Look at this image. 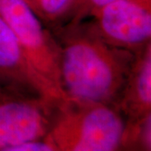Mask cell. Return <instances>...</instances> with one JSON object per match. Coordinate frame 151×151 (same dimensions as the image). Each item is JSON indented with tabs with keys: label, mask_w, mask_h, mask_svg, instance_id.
Instances as JSON below:
<instances>
[{
	"label": "cell",
	"mask_w": 151,
	"mask_h": 151,
	"mask_svg": "<svg viewBox=\"0 0 151 151\" xmlns=\"http://www.w3.org/2000/svg\"><path fill=\"white\" fill-rule=\"evenodd\" d=\"M51 29L67 102L116 106L136 53L109 44L85 21Z\"/></svg>",
	"instance_id": "obj_1"
},
{
	"label": "cell",
	"mask_w": 151,
	"mask_h": 151,
	"mask_svg": "<svg viewBox=\"0 0 151 151\" xmlns=\"http://www.w3.org/2000/svg\"><path fill=\"white\" fill-rule=\"evenodd\" d=\"M125 118L114 105L65 102L47 134L55 151H120Z\"/></svg>",
	"instance_id": "obj_2"
},
{
	"label": "cell",
	"mask_w": 151,
	"mask_h": 151,
	"mask_svg": "<svg viewBox=\"0 0 151 151\" xmlns=\"http://www.w3.org/2000/svg\"><path fill=\"white\" fill-rule=\"evenodd\" d=\"M0 17L14 34L33 70L52 94L56 108L67 102L60 75L59 46L53 33L26 0H0Z\"/></svg>",
	"instance_id": "obj_3"
},
{
	"label": "cell",
	"mask_w": 151,
	"mask_h": 151,
	"mask_svg": "<svg viewBox=\"0 0 151 151\" xmlns=\"http://www.w3.org/2000/svg\"><path fill=\"white\" fill-rule=\"evenodd\" d=\"M88 19V26L115 46L137 53L151 44V0H115Z\"/></svg>",
	"instance_id": "obj_4"
},
{
	"label": "cell",
	"mask_w": 151,
	"mask_h": 151,
	"mask_svg": "<svg viewBox=\"0 0 151 151\" xmlns=\"http://www.w3.org/2000/svg\"><path fill=\"white\" fill-rule=\"evenodd\" d=\"M55 110L39 97L21 95L0 100V150L43 139Z\"/></svg>",
	"instance_id": "obj_5"
},
{
	"label": "cell",
	"mask_w": 151,
	"mask_h": 151,
	"mask_svg": "<svg viewBox=\"0 0 151 151\" xmlns=\"http://www.w3.org/2000/svg\"><path fill=\"white\" fill-rule=\"evenodd\" d=\"M0 85L26 96L56 103L47 86L33 70L9 25L0 17Z\"/></svg>",
	"instance_id": "obj_6"
},
{
	"label": "cell",
	"mask_w": 151,
	"mask_h": 151,
	"mask_svg": "<svg viewBox=\"0 0 151 151\" xmlns=\"http://www.w3.org/2000/svg\"><path fill=\"white\" fill-rule=\"evenodd\" d=\"M116 107L125 120L151 113V44L135 55Z\"/></svg>",
	"instance_id": "obj_7"
},
{
	"label": "cell",
	"mask_w": 151,
	"mask_h": 151,
	"mask_svg": "<svg viewBox=\"0 0 151 151\" xmlns=\"http://www.w3.org/2000/svg\"><path fill=\"white\" fill-rule=\"evenodd\" d=\"M120 151H151V113L125 120Z\"/></svg>",
	"instance_id": "obj_8"
},
{
	"label": "cell",
	"mask_w": 151,
	"mask_h": 151,
	"mask_svg": "<svg viewBox=\"0 0 151 151\" xmlns=\"http://www.w3.org/2000/svg\"><path fill=\"white\" fill-rule=\"evenodd\" d=\"M26 2L46 25L54 28L65 15L71 0H26Z\"/></svg>",
	"instance_id": "obj_9"
},
{
	"label": "cell",
	"mask_w": 151,
	"mask_h": 151,
	"mask_svg": "<svg viewBox=\"0 0 151 151\" xmlns=\"http://www.w3.org/2000/svg\"><path fill=\"white\" fill-rule=\"evenodd\" d=\"M113 1L115 0H71L65 15L55 27L66 24L81 23L87 19L94 12Z\"/></svg>",
	"instance_id": "obj_10"
},
{
	"label": "cell",
	"mask_w": 151,
	"mask_h": 151,
	"mask_svg": "<svg viewBox=\"0 0 151 151\" xmlns=\"http://www.w3.org/2000/svg\"><path fill=\"white\" fill-rule=\"evenodd\" d=\"M0 151H55V150L47 141L43 139L11 146L0 150Z\"/></svg>",
	"instance_id": "obj_11"
},
{
	"label": "cell",
	"mask_w": 151,
	"mask_h": 151,
	"mask_svg": "<svg viewBox=\"0 0 151 151\" xmlns=\"http://www.w3.org/2000/svg\"><path fill=\"white\" fill-rule=\"evenodd\" d=\"M21 95H23V94L18 93V92H14L13 90L7 88L5 86L0 85V100L7 98V97H14V96H21ZM23 96H25V95H23Z\"/></svg>",
	"instance_id": "obj_12"
}]
</instances>
